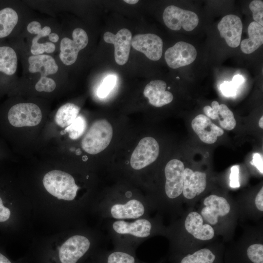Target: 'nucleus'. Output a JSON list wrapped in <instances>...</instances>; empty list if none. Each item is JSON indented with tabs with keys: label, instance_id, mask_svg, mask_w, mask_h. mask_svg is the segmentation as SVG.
<instances>
[{
	"label": "nucleus",
	"instance_id": "obj_27",
	"mask_svg": "<svg viewBox=\"0 0 263 263\" xmlns=\"http://www.w3.org/2000/svg\"><path fill=\"white\" fill-rule=\"evenodd\" d=\"M86 127L87 123L85 118L79 115L70 125L65 128L64 132H68L71 139L75 140L84 133Z\"/></svg>",
	"mask_w": 263,
	"mask_h": 263
},
{
	"label": "nucleus",
	"instance_id": "obj_15",
	"mask_svg": "<svg viewBox=\"0 0 263 263\" xmlns=\"http://www.w3.org/2000/svg\"><path fill=\"white\" fill-rule=\"evenodd\" d=\"M191 127L202 141L207 144L214 143L218 137L224 134V131L212 123L204 114L197 115L191 122Z\"/></svg>",
	"mask_w": 263,
	"mask_h": 263
},
{
	"label": "nucleus",
	"instance_id": "obj_33",
	"mask_svg": "<svg viewBox=\"0 0 263 263\" xmlns=\"http://www.w3.org/2000/svg\"><path fill=\"white\" fill-rule=\"evenodd\" d=\"M238 88L233 81H224L220 86L222 94L227 97L235 96Z\"/></svg>",
	"mask_w": 263,
	"mask_h": 263
},
{
	"label": "nucleus",
	"instance_id": "obj_25",
	"mask_svg": "<svg viewBox=\"0 0 263 263\" xmlns=\"http://www.w3.org/2000/svg\"><path fill=\"white\" fill-rule=\"evenodd\" d=\"M19 21L17 12L6 7L0 10V38L8 36L12 32Z\"/></svg>",
	"mask_w": 263,
	"mask_h": 263
},
{
	"label": "nucleus",
	"instance_id": "obj_13",
	"mask_svg": "<svg viewBox=\"0 0 263 263\" xmlns=\"http://www.w3.org/2000/svg\"><path fill=\"white\" fill-rule=\"evenodd\" d=\"M217 27L221 37L229 47L236 48L240 45L243 24L239 17L231 14L226 15L222 19Z\"/></svg>",
	"mask_w": 263,
	"mask_h": 263
},
{
	"label": "nucleus",
	"instance_id": "obj_29",
	"mask_svg": "<svg viewBox=\"0 0 263 263\" xmlns=\"http://www.w3.org/2000/svg\"><path fill=\"white\" fill-rule=\"evenodd\" d=\"M55 44L50 41L43 43L32 42L30 52L33 56H38L44 54V53L50 54L54 53L56 50Z\"/></svg>",
	"mask_w": 263,
	"mask_h": 263
},
{
	"label": "nucleus",
	"instance_id": "obj_36",
	"mask_svg": "<svg viewBox=\"0 0 263 263\" xmlns=\"http://www.w3.org/2000/svg\"><path fill=\"white\" fill-rule=\"evenodd\" d=\"M41 29V25L40 22L36 20L31 21L27 26L28 32L32 34L36 35Z\"/></svg>",
	"mask_w": 263,
	"mask_h": 263
},
{
	"label": "nucleus",
	"instance_id": "obj_40",
	"mask_svg": "<svg viewBox=\"0 0 263 263\" xmlns=\"http://www.w3.org/2000/svg\"><path fill=\"white\" fill-rule=\"evenodd\" d=\"M124 1L130 4H134L135 3H137L139 1V0H124Z\"/></svg>",
	"mask_w": 263,
	"mask_h": 263
},
{
	"label": "nucleus",
	"instance_id": "obj_39",
	"mask_svg": "<svg viewBox=\"0 0 263 263\" xmlns=\"http://www.w3.org/2000/svg\"><path fill=\"white\" fill-rule=\"evenodd\" d=\"M49 40L51 42H56L59 39V36L56 33H51L48 36Z\"/></svg>",
	"mask_w": 263,
	"mask_h": 263
},
{
	"label": "nucleus",
	"instance_id": "obj_10",
	"mask_svg": "<svg viewBox=\"0 0 263 263\" xmlns=\"http://www.w3.org/2000/svg\"><path fill=\"white\" fill-rule=\"evenodd\" d=\"M184 169L183 163L178 159H172L167 164L165 168V188L169 198H175L182 193Z\"/></svg>",
	"mask_w": 263,
	"mask_h": 263
},
{
	"label": "nucleus",
	"instance_id": "obj_8",
	"mask_svg": "<svg viewBox=\"0 0 263 263\" xmlns=\"http://www.w3.org/2000/svg\"><path fill=\"white\" fill-rule=\"evenodd\" d=\"M89 239L82 235H74L60 246L58 258L60 263H77L90 248Z\"/></svg>",
	"mask_w": 263,
	"mask_h": 263
},
{
	"label": "nucleus",
	"instance_id": "obj_31",
	"mask_svg": "<svg viewBox=\"0 0 263 263\" xmlns=\"http://www.w3.org/2000/svg\"><path fill=\"white\" fill-rule=\"evenodd\" d=\"M246 254L253 263H263V245L254 244L249 245L246 251Z\"/></svg>",
	"mask_w": 263,
	"mask_h": 263
},
{
	"label": "nucleus",
	"instance_id": "obj_22",
	"mask_svg": "<svg viewBox=\"0 0 263 263\" xmlns=\"http://www.w3.org/2000/svg\"><path fill=\"white\" fill-rule=\"evenodd\" d=\"M248 38L241 43L242 51L249 54L258 49L263 43V27L255 21L251 22L248 27Z\"/></svg>",
	"mask_w": 263,
	"mask_h": 263
},
{
	"label": "nucleus",
	"instance_id": "obj_34",
	"mask_svg": "<svg viewBox=\"0 0 263 263\" xmlns=\"http://www.w3.org/2000/svg\"><path fill=\"white\" fill-rule=\"evenodd\" d=\"M239 166L235 165L230 169L229 176V186L232 188H239L240 186L239 181Z\"/></svg>",
	"mask_w": 263,
	"mask_h": 263
},
{
	"label": "nucleus",
	"instance_id": "obj_3",
	"mask_svg": "<svg viewBox=\"0 0 263 263\" xmlns=\"http://www.w3.org/2000/svg\"><path fill=\"white\" fill-rule=\"evenodd\" d=\"M113 134V128L109 122L106 119L97 120L84 135L81 141L82 148L89 154H97L108 146Z\"/></svg>",
	"mask_w": 263,
	"mask_h": 263
},
{
	"label": "nucleus",
	"instance_id": "obj_20",
	"mask_svg": "<svg viewBox=\"0 0 263 263\" xmlns=\"http://www.w3.org/2000/svg\"><path fill=\"white\" fill-rule=\"evenodd\" d=\"M113 230L121 234H130L140 238L147 237L150 235L151 224L145 219H140L132 223L117 221L113 224Z\"/></svg>",
	"mask_w": 263,
	"mask_h": 263
},
{
	"label": "nucleus",
	"instance_id": "obj_7",
	"mask_svg": "<svg viewBox=\"0 0 263 263\" xmlns=\"http://www.w3.org/2000/svg\"><path fill=\"white\" fill-rule=\"evenodd\" d=\"M159 153V146L151 137L142 138L133 150L130 160L131 166L134 169H141L154 162Z\"/></svg>",
	"mask_w": 263,
	"mask_h": 263
},
{
	"label": "nucleus",
	"instance_id": "obj_5",
	"mask_svg": "<svg viewBox=\"0 0 263 263\" xmlns=\"http://www.w3.org/2000/svg\"><path fill=\"white\" fill-rule=\"evenodd\" d=\"M73 39L65 37L60 43L59 57L65 65L73 64L76 60L78 53L84 49L89 41L88 36L83 29L76 28L72 33Z\"/></svg>",
	"mask_w": 263,
	"mask_h": 263
},
{
	"label": "nucleus",
	"instance_id": "obj_17",
	"mask_svg": "<svg viewBox=\"0 0 263 263\" xmlns=\"http://www.w3.org/2000/svg\"><path fill=\"white\" fill-rule=\"evenodd\" d=\"M167 84L162 80H152L145 86L143 94L149 99L150 105L161 107L170 103L173 100L172 94L166 91Z\"/></svg>",
	"mask_w": 263,
	"mask_h": 263
},
{
	"label": "nucleus",
	"instance_id": "obj_21",
	"mask_svg": "<svg viewBox=\"0 0 263 263\" xmlns=\"http://www.w3.org/2000/svg\"><path fill=\"white\" fill-rule=\"evenodd\" d=\"M144 211L142 203L136 199L130 200L124 204H115L111 209L112 216L117 219L137 218L142 216Z\"/></svg>",
	"mask_w": 263,
	"mask_h": 263
},
{
	"label": "nucleus",
	"instance_id": "obj_2",
	"mask_svg": "<svg viewBox=\"0 0 263 263\" xmlns=\"http://www.w3.org/2000/svg\"><path fill=\"white\" fill-rule=\"evenodd\" d=\"M28 62L30 73L40 74V78L35 85L36 90L39 92H53L56 88V83L47 76L54 75L58 71V66L54 57L46 54L32 55L28 57Z\"/></svg>",
	"mask_w": 263,
	"mask_h": 263
},
{
	"label": "nucleus",
	"instance_id": "obj_23",
	"mask_svg": "<svg viewBox=\"0 0 263 263\" xmlns=\"http://www.w3.org/2000/svg\"><path fill=\"white\" fill-rule=\"evenodd\" d=\"M18 58L15 50L9 46L0 47V72L13 75L16 72Z\"/></svg>",
	"mask_w": 263,
	"mask_h": 263
},
{
	"label": "nucleus",
	"instance_id": "obj_28",
	"mask_svg": "<svg viewBox=\"0 0 263 263\" xmlns=\"http://www.w3.org/2000/svg\"><path fill=\"white\" fill-rule=\"evenodd\" d=\"M105 263H138L135 258L130 253L116 251L110 253L105 260Z\"/></svg>",
	"mask_w": 263,
	"mask_h": 263
},
{
	"label": "nucleus",
	"instance_id": "obj_9",
	"mask_svg": "<svg viewBox=\"0 0 263 263\" xmlns=\"http://www.w3.org/2000/svg\"><path fill=\"white\" fill-rule=\"evenodd\" d=\"M197 51L191 44L178 41L168 48L165 53V59L168 65L177 69L192 63L196 59Z\"/></svg>",
	"mask_w": 263,
	"mask_h": 263
},
{
	"label": "nucleus",
	"instance_id": "obj_1",
	"mask_svg": "<svg viewBox=\"0 0 263 263\" xmlns=\"http://www.w3.org/2000/svg\"><path fill=\"white\" fill-rule=\"evenodd\" d=\"M46 190L59 200L72 201L75 199L78 189L73 177L59 170L47 172L43 179Z\"/></svg>",
	"mask_w": 263,
	"mask_h": 263
},
{
	"label": "nucleus",
	"instance_id": "obj_12",
	"mask_svg": "<svg viewBox=\"0 0 263 263\" xmlns=\"http://www.w3.org/2000/svg\"><path fill=\"white\" fill-rule=\"evenodd\" d=\"M131 45L151 60L157 61L162 56L163 41L154 34H137L132 38Z\"/></svg>",
	"mask_w": 263,
	"mask_h": 263
},
{
	"label": "nucleus",
	"instance_id": "obj_4",
	"mask_svg": "<svg viewBox=\"0 0 263 263\" xmlns=\"http://www.w3.org/2000/svg\"><path fill=\"white\" fill-rule=\"evenodd\" d=\"M42 113L39 107L32 103H20L12 106L8 113L10 124L15 127H32L41 121Z\"/></svg>",
	"mask_w": 263,
	"mask_h": 263
},
{
	"label": "nucleus",
	"instance_id": "obj_42",
	"mask_svg": "<svg viewBox=\"0 0 263 263\" xmlns=\"http://www.w3.org/2000/svg\"><path fill=\"white\" fill-rule=\"evenodd\" d=\"M176 78H178V79H179V77H177Z\"/></svg>",
	"mask_w": 263,
	"mask_h": 263
},
{
	"label": "nucleus",
	"instance_id": "obj_24",
	"mask_svg": "<svg viewBox=\"0 0 263 263\" xmlns=\"http://www.w3.org/2000/svg\"><path fill=\"white\" fill-rule=\"evenodd\" d=\"M80 108L71 103L61 106L56 112L55 121L59 126L64 128L70 125L77 117Z\"/></svg>",
	"mask_w": 263,
	"mask_h": 263
},
{
	"label": "nucleus",
	"instance_id": "obj_35",
	"mask_svg": "<svg viewBox=\"0 0 263 263\" xmlns=\"http://www.w3.org/2000/svg\"><path fill=\"white\" fill-rule=\"evenodd\" d=\"M250 164L255 166L262 173H263V156L259 153H254Z\"/></svg>",
	"mask_w": 263,
	"mask_h": 263
},
{
	"label": "nucleus",
	"instance_id": "obj_11",
	"mask_svg": "<svg viewBox=\"0 0 263 263\" xmlns=\"http://www.w3.org/2000/svg\"><path fill=\"white\" fill-rule=\"evenodd\" d=\"M104 41L113 44L114 46V58L117 64H125L128 60L130 52L132 35L131 31L123 28L115 34L106 32L103 36Z\"/></svg>",
	"mask_w": 263,
	"mask_h": 263
},
{
	"label": "nucleus",
	"instance_id": "obj_30",
	"mask_svg": "<svg viewBox=\"0 0 263 263\" xmlns=\"http://www.w3.org/2000/svg\"><path fill=\"white\" fill-rule=\"evenodd\" d=\"M116 80L115 75H109L106 76L97 89V96L102 98L106 97L115 86Z\"/></svg>",
	"mask_w": 263,
	"mask_h": 263
},
{
	"label": "nucleus",
	"instance_id": "obj_38",
	"mask_svg": "<svg viewBox=\"0 0 263 263\" xmlns=\"http://www.w3.org/2000/svg\"><path fill=\"white\" fill-rule=\"evenodd\" d=\"M244 79L242 75H236L233 77L232 81L239 87L244 82Z\"/></svg>",
	"mask_w": 263,
	"mask_h": 263
},
{
	"label": "nucleus",
	"instance_id": "obj_43",
	"mask_svg": "<svg viewBox=\"0 0 263 263\" xmlns=\"http://www.w3.org/2000/svg\"><path fill=\"white\" fill-rule=\"evenodd\" d=\"M169 88H170V87H168V89H169Z\"/></svg>",
	"mask_w": 263,
	"mask_h": 263
},
{
	"label": "nucleus",
	"instance_id": "obj_32",
	"mask_svg": "<svg viewBox=\"0 0 263 263\" xmlns=\"http://www.w3.org/2000/svg\"><path fill=\"white\" fill-rule=\"evenodd\" d=\"M252 12L253 18L255 21L261 26L263 25V1L261 0L252 1L249 5Z\"/></svg>",
	"mask_w": 263,
	"mask_h": 263
},
{
	"label": "nucleus",
	"instance_id": "obj_6",
	"mask_svg": "<svg viewBox=\"0 0 263 263\" xmlns=\"http://www.w3.org/2000/svg\"><path fill=\"white\" fill-rule=\"evenodd\" d=\"M163 19L165 25L174 31H178L182 27L185 30L191 31L199 23V18L196 14L174 5H170L165 8Z\"/></svg>",
	"mask_w": 263,
	"mask_h": 263
},
{
	"label": "nucleus",
	"instance_id": "obj_41",
	"mask_svg": "<svg viewBox=\"0 0 263 263\" xmlns=\"http://www.w3.org/2000/svg\"><path fill=\"white\" fill-rule=\"evenodd\" d=\"M259 125L261 128L262 129L263 128V116L261 117L259 121Z\"/></svg>",
	"mask_w": 263,
	"mask_h": 263
},
{
	"label": "nucleus",
	"instance_id": "obj_14",
	"mask_svg": "<svg viewBox=\"0 0 263 263\" xmlns=\"http://www.w3.org/2000/svg\"><path fill=\"white\" fill-rule=\"evenodd\" d=\"M205 206L201 210V216L212 225L218 222L219 216H225L230 211V207L227 200L223 197L211 194L204 201Z\"/></svg>",
	"mask_w": 263,
	"mask_h": 263
},
{
	"label": "nucleus",
	"instance_id": "obj_16",
	"mask_svg": "<svg viewBox=\"0 0 263 263\" xmlns=\"http://www.w3.org/2000/svg\"><path fill=\"white\" fill-rule=\"evenodd\" d=\"M206 186L207 176L205 173L199 171L194 172L189 168L185 169L182 192L186 198H194L202 193Z\"/></svg>",
	"mask_w": 263,
	"mask_h": 263
},
{
	"label": "nucleus",
	"instance_id": "obj_18",
	"mask_svg": "<svg viewBox=\"0 0 263 263\" xmlns=\"http://www.w3.org/2000/svg\"><path fill=\"white\" fill-rule=\"evenodd\" d=\"M185 227L186 230L195 238L207 241L214 236V230L209 225L203 224L202 216L195 211L190 212L187 216Z\"/></svg>",
	"mask_w": 263,
	"mask_h": 263
},
{
	"label": "nucleus",
	"instance_id": "obj_37",
	"mask_svg": "<svg viewBox=\"0 0 263 263\" xmlns=\"http://www.w3.org/2000/svg\"><path fill=\"white\" fill-rule=\"evenodd\" d=\"M255 204L257 208L260 211H263V188L262 187L257 194Z\"/></svg>",
	"mask_w": 263,
	"mask_h": 263
},
{
	"label": "nucleus",
	"instance_id": "obj_19",
	"mask_svg": "<svg viewBox=\"0 0 263 263\" xmlns=\"http://www.w3.org/2000/svg\"><path fill=\"white\" fill-rule=\"evenodd\" d=\"M203 111L209 118L218 119L220 126L225 130H232L236 126V121L232 112L224 104L219 105L217 101H213L211 107L206 106Z\"/></svg>",
	"mask_w": 263,
	"mask_h": 263
},
{
	"label": "nucleus",
	"instance_id": "obj_26",
	"mask_svg": "<svg viewBox=\"0 0 263 263\" xmlns=\"http://www.w3.org/2000/svg\"><path fill=\"white\" fill-rule=\"evenodd\" d=\"M217 259L215 253L205 248L183 256L178 263H216Z\"/></svg>",
	"mask_w": 263,
	"mask_h": 263
}]
</instances>
